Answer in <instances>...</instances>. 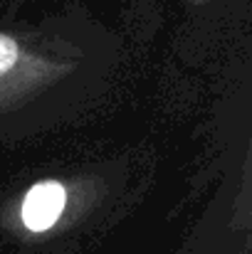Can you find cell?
Wrapping results in <instances>:
<instances>
[{"instance_id":"1","label":"cell","mask_w":252,"mask_h":254,"mask_svg":"<svg viewBox=\"0 0 252 254\" xmlns=\"http://www.w3.org/2000/svg\"><path fill=\"white\" fill-rule=\"evenodd\" d=\"M121 40L84 7L0 25V141L45 133L109 89Z\"/></svg>"},{"instance_id":"2","label":"cell","mask_w":252,"mask_h":254,"mask_svg":"<svg viewBox=\"0 0 252 254\" xmlns=\"http://www.w3.org/2000/svg\"><path fill=\"white\" fill-rule=\"evenodd\" d=\"M208 200L188 227L178 254H252V55L213 109Z\"/></svg>"},{"instance_id":"3","label":"cell","mask_w":252,"mask_h":254,"mask_svg":"<svg viewBox=\"0 0 252 254\" xmlns=\"http://www.w3.org/2000/svg\"><path fill=\"white\" fill-rule=\"evenodd\" d=\"M126 168H114V163L101 170L45 175L25 188L15 205V222L25 237H55L60 232H75L84 225H94L99 217H111L116 200L129 195Z\"/></svg>"},{"instance_id":"4","label":"cell","mask_w":252,"mask_h":254,"mask_svg":"<svg viewBox=\"0 0 252 254\" xmlns=\"http://www.w3.org/2000/svg\"><path fill=\"white\" fill-rule=\"evenodd\" d=\"M185 10V27L180 40V57L190 60L193 64L200 62L203 55L210 52L213 37L223 35L225 27H238L245 15H250L252 0H183Z\"/></svg>"}]
</instances>
